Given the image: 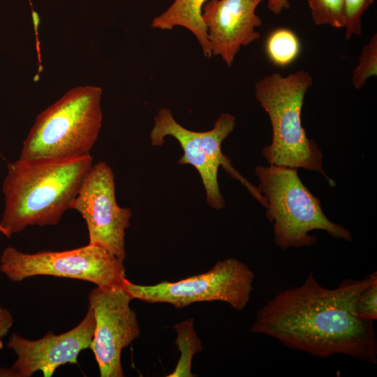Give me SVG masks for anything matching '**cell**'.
I'll use <instances>...</instances> for the list:
<instances>
[{
    "label": "cell",
    "mask_w": 377,
    "mask_h": 377,
    "mask_svg": "<svg viewBox=\"0 0 377 377\" xmlns=\"http://www.w3.org/2000/svg\"><path fill=\"white\" fill-rule=\"evenodd\" d=\"M376 279L375 272L327 289L310 272L302 285L280 292L260 309L251 331L316 357L343 354L376 363L374 322L355 311L358 297Z\"/></svg>",
    "instance_id": "cell-1"
},
{
    "label": "cell",
    "mask_w": 377,
    "mask_h": 377,
    "mask_svg": "<svg viewBox=\"0 0 377 377\" xmlns=\"http://www.w3.org/2000/svg\"><path fill=\"white\" fill-rule=\"evenodd\" d=\"M93 165L89 154L73 158H19L10 163L2 191L0 221L8 237L31 226H54L71 209Z\"/></svg>",
    "instance_id": "cell-2"
},
{
    "label": "cell",
    "mask_w": 377,
    "mask_h": 377,
    "mask_svg": "<svg viewBox=\"0 0 377 377\" xmlns=\"http://www.w3.org/2000/svg\"><path fill=\"white\" fill-rule=\"evenodd\" d=\"M312 84L311 75L303 70L285 77L273 73L256 82V99L268 114L272 129V142L261 154L269 165L313 171L334 186L335 182L323 168L321 150L302 124L304 96Z\"/></svg>",
    "instance_id": "cell-3"
},
{
    "label": "cell",
    "mask_w": 377,
    "mask_h": 377,
    "mask_svg": "<svg viewBox=\"0 0 377 377\" xmlns=\"http://www.w3.org/2000/svg\"><path fill=\"white\" fill-rule=\"evenodd\" d=\"M103 89L78 86L66 91L36 118L20 158H73L89 154L102 126Z\"/></svg>",
    "instance_id": "cell-4"
},
{
    "label": "cell",
    "mask_w": 377,
    "mask_h": 377,
    "mask_svg": "<svg viewBox=\"0 0 377 377\" xmlns=\"http://www.w3.org/2000/svg\"><path fill=\"white\" fill-rule=\"evenodd\" d=\"M258 186L266 201V217L273 224L274 242L282 250L313 245L315 230L326 231L334 238L353 240L349 230L331 221L324 214L320 200L300 179L297 168L258 165Z\"/></svg>",
    "instance_id": "cell-5"
},
{
    "label": "cell",
    "mask_w": 377,
    "mask_h": 377,
    "mask_svg": "<svg viewBox=\"0 0 377 377\" xmlns=\"http://www.w3.org/2000/svg\"><path fill=\"white\" fill-rule=\"evenodd\" d=\"M235 117L229 113L221 114L212 129L193 131L179 124L168 108H161L154 118L149 136L152 146H161L165 138L171 136L179 143L183 154L177 161L182 165H191L198 171L205 191L207 203L216 210L226 205L220 191L218 172L222 167L232 178L239 181L265 208L266 201L258 186H254L235 170L231 160L223 154V142L234 131Z\"/></svg>",
    "instance_id": "cell-6"
},
{
    "label": "cell",
    "mask_w": 377,
    "mask_h": 377,
    "mask_svg": "<svg viewBox=\"0 0 377 377\" xmlns=\"http://www.w3.org/2000/svg\"><path fill=\"white\" fill-rule=\"evenodd\" d=\"M254 276L246 264L229 258L206 272L177 281L138 285L126 278L122 285L133 300L148 303H168L182 309L195 302L221 301L240 311L250 300Z\"/></svg>",
    "instance_id": "cell-7"
},
{
    "label": "cell",
    "mask_w": 377,
    "mask_h": 377,
    "mask_svg": "<svg viewBox=\"0 0 377 377\" xmlns=\"http://www.w3.org/2000/svg\"><path fill=\"white\" fill-rule=\"evenodd\" d=\"M121 260L107 250L91 244L68 251L27 253L13 246L0 258V269L13 281L47 275L83 280L99 287L121 284L126 270Z\"/></svg>",
    "instance_id": "cell-8"
},
{
    "label": "cell",
    "mask_w": 377,
    "mask_h": 377,
    "mask_svg": "<svg viewBox=\"0 0 377 377\" xmlns=\"http://www.w3.org/2000/svg\"><path fill=\"white\" fill-rule=\"evenodd\" d=\"M84 219L89 244L101 247L122 260L126 258L125 235L132 211L116 199L114 175L104 161L93 165L71 205Z\"/></svg>",
    "instance_id": "cell-9"
},
{
    "label": "cell",
    "mask_w": 377,
    "mask_h": 377,
    "mask_svg": "<svg viewBox=\"0 0 377 377\" xmlns=\"http://www.w3.org/2000/svg\"><path fill=\"white\" fill-rule=\"evenodd\" d=\"M96 326L90 348L101 377H123L122 350L140 334L135 312L130 307L133 300L122 283L91 290L89 296Z\"/></svg>",
    "instance_id": "cell-10"
},
{
    "label": "cell",
    "mask_w": 377,
    "mask_h": 377,
    "mask_svg": "<svg viewBox=\"0 0 377 377\" xmlns=\"http://www.w3.org/2000/svg\"><path fill=\"white\" fill-rule=\"evenodd\" d=\"M96 326L92 309L89 306L83 320L72 330L60 334L47 333L37 340H28L13 334L7 344L17 355L8 369H0V376L30 377L41 371L52 376L64 364H77L79 353L90 348Z\"/></svg>",
    "instance_id": "cell-11"
},
{
    "label": "cell",
    "mask_w": 377,
    "mask_h": 377,
    "mask_svg": "<svg viewBox=\"0 0 377 377\" xmlns=\"http://www.w3.org/2000/svg\"><path fill=\"white\" fill-rule=\"evenodd\" d=\"M264 0H208L202 8L212 56L231 66L242 47L260 38L262 25L256 10Z\"/></svg>",
    "instance_id": "cell-12"
},
{
    "label": "cell",
    "mask_w": 377,
    "mask_h": 377,
    "mask_svg": "<svg viewBox=\"0 0 377 377\" xmlns=\"http://www.w3.org/2000/svg\"><path fill=\"white\" fill-rule=\"evenodd\" d=\"M208 0H174L162 13L156 16L151 26L162 31L182 27L190 31L201 46L205 57H212L202 8Z\"/></svg>",
    "instance_id": "cell-13"
},
{
    "label": "cell",
    "mask_w": 377,
    "mask_h": 377,
    "mask_svg": "<svg viewBox=\"0 0 377 377\" xmlns=\"http://www.w3.org/2000/svg\"><path fill=\"white\" fill-rule=\"evenodd\" d=\"M177 332L175 343L180 351V358L174 371L167 377H193L191 362L193 355L202 349V344L193 327V319H187L173 325Z\"/></svg>",
    "instance_id": "cell-14"
},
{
    "label": "cell",
    "mask_w": 377,
    "mask_h": 377,
    "mask_svg": "<svg viewBox=\"0 0 377 377\" xmlns=\"http://www.w3.org/2000/svg\"><path fill=\"white\" fill-rule=\"evenodd\" d=\"M300 49L297 36L287 29H278L269 36L266 41V52L273 64L285 66L298 56Z\"/></svg>",
    "instance_id": "cell-15"
},
{
    "label": "cell",
    "mask_w": 377,
    "mask_h": 377,
    "mask_svg": "<svg viewBox=\"0 0 377 377\" xmlns=\"http://www.w3.org/2000/svg\"><path fill=\"white\" fill-rule=\"evenodd\" d=\"M316 25L344 27L343 0H306Z\"/></svg>",
    "instance_id": "cell-16"
},
{
    "label": "cell",
    "mask_w": 377,
    "mask_h": 377,
    "mask_svg": "<svg viewBox=\"0 0 377 377\" xmlns=\"http://www.w3.org/2000/svg\"><path fill=\"white\" fill-rule=\"evenodd\" d=\"M377 75V34L375 33L363 47L352 74V83L356 89L364 87L367 80Z\"/></svg>",
    "instance_id": "cell-17"
},
{
    "label": "cell",
    "mask_w": 377,
    "mask_h": 377,
    "mask_svg": "<svg viewBox=\"0 0 377 377\" xmlns=\"http://www.w3.org/2000/svg\"><path fill=\"white\" fill-rule=\"evenodd\" d=\"M374 1V0H343L346 40H349L354 35L361 36L362 15Z\"/></svg>",
    "instance_id": "cell-18"
},
{
    "label": "cell",
    "mask_w": 377,
    "mask_h": 377,
    "mask_svg": "<svg viewBox=\"0 0 377 377\" xmlns=\"http://www.w3.org/2000/svg\"><path fill=\"white\" fill-rule=\"evenodd\" d=\"M355 311L362 319L374 322L377 318V279L358 297Z\"/></svg>",
    "instance_id": "cell-19"
},
{
    "label": "cell",
    "mask_w": 377,
    "mask_h": 377,
    "mask_svg": "<svg viewBox=\"0 0 377 377\" xmlns=\"http://www.w3.org/2000/svg\"><path fill=\"white\" fill-rule=\"evenodd\" d=\"M13 325V317L6 309L0 307V350L3 348L2 339Z\"/></svg>",
    "instance_id": "cell-20"
},
{
    "label": "cell",
    "mask_w": 377,
    "mask_h": 377,
    "mask_svg": "<svg viewBox=\"0 0 377 377\" xmlns=\"http://www.w3.org/2000/svg\"><path fill=\"white\" fill-rule=\"evenodd\" d=\"M269 10L274 14H280L283 9H288L290 3L288 0H267Z\"/></svg>",
    "instance_id": "cell-21"
},
{
    "label": "cell",
    "mask_w": 377,
    "mask_h": 377,
    "mask_svg": "<svg viewBox=\"0 0 377 377\" xmlns=\"http://www.w3.org/2000/svg\"><path fill=\"white\" fill-rule=\"evenodd\" d=\"M0 156H1V154H0ZM0 232H1L2 234H3V230L2 226H1V223H0Z\"/></svg>",
    "instance_id": "cell-22"
}]
</instances>
